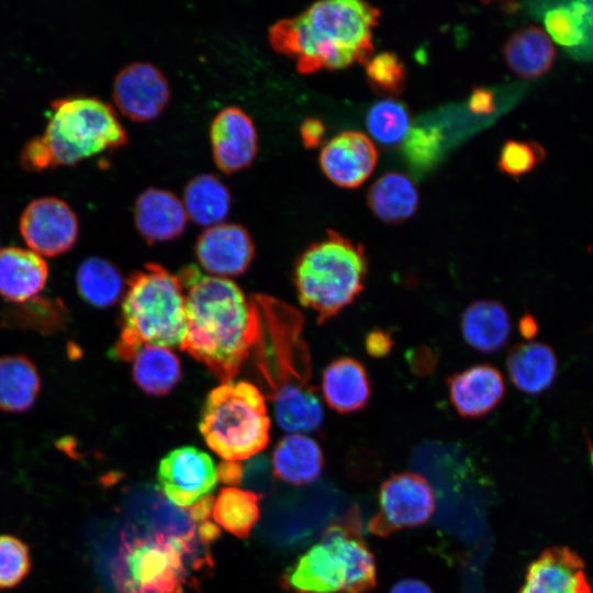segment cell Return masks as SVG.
I'll return each mask as SVG.
<instances>
[{
	"mask_svg": "<svg viewBox=\"0 0 593 593\" xmlns=\"http://www.w3.org/2000/svg\"><path fill=\"white\" fill-rule=\"evenodd\" d=\"M264 396L246 381H227L206 396L199 422L205 444L227 461L247 460L269 440Z\"/></svg>",
	"mask_w": 593,
	"mask_h": 593,
	"instance_id": "52a82bcc",
	"label": "cell"
},
{
	"mask_svg": "<svg viewBox=\"0 0 593 593\" xmlns=\"http://www.w3.org/2000/svg\"><path fill=\"white\" fill-rule=\"evenodd\" d=\"M134 222L139 235L154 244L179 237L186 230L188 215L182 201L172 192L148 188L135 202Z\"/></svg>",
	"mask_w": 593,
	"mask_h": 593,
	"instance_id": "ffe728a7",
	"label": "cell"
},
{
	"mask_svg": "<svg viewBox=\"0 0 593 593\" xmlns=\"http://www.w3.org/2000/svg\"><path fill=\"white\" fill-rule=\"evenodd\" d=\"M30 571L29 546L12 535H0V589L15 588Z\"/></svg>",
	"mask_w": 593,
	"mask_h": 593,
	"instance_id": "836d02e7",
	"label": "cell"
},
{
	"mask_svg": "<svg viewBox=\"0 0 593 593\" xmlns=\"http://www.w3.org/2000/svg\"><path fill=\"white\" fill-rule=\"evenodd\" d=\"M212 156L217 168L232 174L248 167L258 150V136L251 118L237 107L220 111L210 128Z\"/></svg>",
	"mask_w": 593,
	"mask_h": 593,
	"instance_id": "2e32d148",
	"label": "cell"
},
{
	"mask_svg": "<svg viewBox=\"0 0 593 593\" xmlns=\"http://www.w3.org/2000/svg\"><path fill=\"white\" fill-rule=\"evenodd\" d=\"M532 10L567 54L593 60V0L539 2Z\"/></svg>",
	"mask_w": 593,
	"mask_h": 593,
	"instance_id": "5bb4252c",
	"label": "cell"
},
{
	"mask_svg": "<svg viewBox=\"0 0 593 593\" xmlns=\"http://www.w3.org/2000/svg\"><path fill=\"white\" fill-rule=\"evenodd\" d=\"M519 593H591L584 562L569 547H550L528 566Z\"/></svg>",
	"mask_w": 593,
	"mask_h": 593,
	"instance_id": "d6986e66",
	"label": "cell"
},
{
	"mask_svg": "<svg viewBox=\"0 0 593 593\" xmlns=\"http://www.w3.org/2000/svg\"><path fill=\"white\" fill-rule=\"evenodd\" d=\"M78 219L72 209L55 197L29 203L20 217V233L40 256L56 257L68 251L78 238Z\"/></svg>",
	"mask_w": 593,
	"mask_h": 593,
	"instance_id": "8fae6325",
	"label": "cell"
},
{
	"mask_svg": "<svg viewBox=\"0 0 593 593\" xmlns=\"http://www.w3.org/2000/svg\"><path fill=\"white\" fill-rule=\"evenodd\" d=\"M48 267L42 256L20 247L0 249V295L23 303L37 295L46 284Z\"/></svg>",
	"mask_w": 593,
	"mask_h": 593,
	"instance_id": "7402d4cb",
	"label": "cell"
},
{
	"mask_svg": "<svg viewBox=\"0 0 593 593\" xmlns=\"http://www.w3.org/2000/svg\"><path fill=\"white\" fill-rule=\"evenodd\" d=\"M366 74L370 87L381 94H398L403 90L405 67L396 54L382 52L367 61Z\"/></svg>",
	"mask_w": 593,
	"mask_h": 593,
	"instance_id": "e575fe53",
	"label": "cell"
},
{
	"mask_svg": "<svg viewBox=\"0 0 593 593\" xmlns=\"http://www.w3.org/2000/svg\"><path fill=\"white\" fill-rule=\"evenodd\" d=\"M157 478L165 495L178 506L193 505L217 481L212 458L193 446L169 451L159 462Z\"/></svg>",
	"mask_w": 593,
	"mask_h": 593,
	"instance_id": "7c38bea8",
	"label": "cell"
},
{
	"mask_svg": "<svg viewBox=\"0 0 593 593\" xmlns=\"http://www.w3.org/2000/svg\"><path fill=\"white\" fill-rule=\"evenodd\" d=\"M521 332L523 336L530 338L536 334L537 332V324L536 321L530 315H525L521 320Z\"/></svg>",
	"mask_w": 593,
	"mask_h": 593,
	"instance_id": "bcb514c9",
	"label": "cell"
},
{
	"mask_svg": "<svg viewBox=\"0 0 593 593\" xmlns=\"http://www.w3.org/2000/svg\"><path fill=\"white\" fill-rule=\"evenodd\" d=\"M394 342L391 334L382 329L371 331L365 339L367 353L374 358L387 356L391 351Z\"/></svg>",
	"mask_w": 593,
	"mask_h": 593,
	"instance_id": "f35d334b",
	"label": "cell"
},
{
	"mask_svg": "<svg viewBox=\"0 0 593 593\" xmlns=\"http://www.w3.org/2000/svg\"><path fill=\"white\" fill-rule=\"evenodd\" d=\"M378 154L370 138L360 132H343L321 150L320 166L336 186L356 188L372 174Z\"/></svg>",
	"mask_w": 593,
	"mask_h": 593,
	"instance_id": "e0dca14e",
	"label": "cell"
},
{
	"mask_svg": "<svg viewBox=\"0 0 593 593\" xmlns=\"http://www.w3.org/2000/svg\"><path fill=\"white\" fill-rule=\"evenodd\" d=\"M321 387L326 404L339 414L363 410L371 396L366 367L354 357L329 362L323 371Z\"/></svg>",
	"mask_w": 593,
	"mask_h": 593,
	"instance_id": "44dd1931",
	"label": "cell"
},
{
	"mask_svg": "<svg viewBox=\"0 0 593 593\" xmlns=\"http://www.w3.org/2000/svg\"><path fill=\"white\" fill-rule=\"evenodd\" d=\"M41 389L34 363L22 355L0 357V410L25 412L33 406Z\"/></svg>",
	"mask_w": 593,
	"mask_h": 593,
	"instance_id": "83f0119b",
	"label": "cell"
},
{
	"mask_svg": "<svg viewBox=\"0 0 593 593\" xmlns=\"http://www.w3.org/2000/svg\"><path fill=\"white\" fill-rule=\"evenodd\" d=\"M366 122L371 136L385 146L398 145L411 130L407 108L394 99H384L372 104Z\"/></svg>",
	"mask_w": 593,
	"mask_h": 593,
	"instance_id": "d6a6232c",
	"label": "cell"
},
{
	"mask_svg": "<svg viewBox=\"0 0 593 593\" xmlns=\"http://www.w3.org/2000/svg\"><path fill=\"white\" fill-rule=\"evenodd\" d=\"M468 107L471 112L479 115H488L495 110V98L491 90L485 88H475L472 90Z\"/></svg>",
	"mask_w": 593,
	"mask_h": 593,
	"instance_id": "60d3db41",
	"label": "cell"
},
{
	"mask_svg": "<svg viewBox=\"0 0 593 593\" xmlns=\"http://www.w3.org/2000/svg\"><path fill=\"white\" fill-rule=\"evenodd\" d=\"M324 468V454L313 438L303 434L284 436L272 454V470L283 482L303 485L316 481Z\"/></svg>",
	"mask_w": 593,
	"mask_h": 593,
	"instance_id": "d4e9b609",
	"label": "cell"
},
{
	"mask_svg": "<svg viewBox=\"0 0 593 593\" xmlns=\"http://www.w3.org/2000/svg\"><path fill=\"white\" fill-rule=\"evenodd\" d=\"M287 582L295 593H370L377 588V562L358 507L326 527L288 572Z\"/></svg>",
	"mask_w": 593,
	"mask_h": 593,
	"instance_id": "3957f363",
	"label": "cell"
},
{
	"mask_svg": "<svg viewBox=\"0 0 593 593\" xmlns=\"http://www.w3.org/2000/svg\"><path fill=\"white\" fill-rule=\"evenodd\" d=\"M590 456H591V463L593 466V447L590 446Z\"/></svg>",
	"mask_w": 593,
	"mask_h": 593,
	"instance_id": "7dc6e473",
	"label": "cell"
},
{
	"mask_svg": "<svg viewBox=\"0 0 593 593\" xmlns=\"http://www.w3.org/2000/svg\"><path fill=\"white\" fill-rule=\"evenodd\" d=\"M378 501V511L368 524L369 532L378 537L422 526L435 511L432 485L414 472L392 473L382 482Z\"/></svg>",
	"mask_w": 593,
	"mask_h": 593,
	"instance_id": "30bf717a",
	"label": "cell"
},
{
	"mask_svg": "<svg viewBox=\"0 0 593 593\" xmlns=\"http://www.w3.org/2000/svg\"><path fill=\"white\" fill-rule=\"evenodd\" d=\"M169 98L167 78L150 63L128 64L115 76L113 99L120 112L130 120L147 122L156 119Z\"/></svg>",
	"mask_w": 593,
	"mask_h": 593,
	"instance_id": "4fadbf2b",
	"label": "cell"
},
{
	"mask_svg": "<svg viewBox=\"0 0 593 593\" xmlns=\"http://www.w3.org/2000/svg\"><path fill=\"white\" fill-rule=\"evenodd\" d=\"M389 593H434L424 581L418 579H402L395 582Z\"/></svg>",
	"mask_w": 593,
	"mask_h": 593,
	"instance_id": "7bdbcfd3",
	"label": "cell"
},
{
	"mask_svg": "<svg viewBox=\"0 0 593 593\" xmlns=\"http://www.w3.org/2000/svg\"><path fill=\"white\" fill-rule=\"evenodd\" d=\"M216 478L221 483L238 485L243 478V466L238 461H222L216 469Z\"/></svg>",
	"mask_w": 593,
	"mask_h": 593,
	"instance_id": "b9f144b4",
	"label": "cell"
},
{
	"mask_svg": "<svg viewBox=\"0 0 593 593\" xmlns=\"http://www.w3.org/2000/svg\"><path fill=\"white\" fill-rule=\"evenodd\" d=\"M214 503V496L211 494L201 497L190 508V517L194 522H205L213 512Z\"/></svg>",
	"mask_w": 593,
	"mask_h": 593,
	"instance_id": "ee69618b",
	"label": "cell"
},
{
	"mask_svg": "<svg viewBox=\"0 0 593 593\" xmlns=\"http://www.w3.org/2000/svg\"><path fill=\"white\" fill-rule=\"evenodd\" d=\"M188 215L201 226L223 223L227 216L232 197L226 184L210 174L193 177L186 186L181 200Z\"/></svg>",
	"mask_w": 593,
	"mask_h": 593,
	"instance_id": "f1b7e54d",
	"label": "cell"
},
{
	"mask_svg": "<svg viewBox=\"0 0 593 593\" xmlns=\"http://www.w3.org/2000/svg\"><path fill=\"white\" fill-rule=\"evenodd\" d=\"M134 382L147 394L161 396L169 393L181 377L176 354L167 347L144 345L133 358Z\"/></svg>",
	"mask_w": 593,
	"mask_h": 593,
	"instance_id": "f546056e",
	"label": "cell"
},
{
	"mask_svg": "<svg viewBox=\"0 0 593 593\" xmlns=\"http://www.w3.org/2000/svg\"><path fill=\"white\" fill-rule=\"evenodd\" d=\"M186 542L159 535L126 541L114 559L118 593H180Z\"/></svg>",
	"mask_w": 593,
	"mask_h": 593,
	"instance_id": "9c48e42d",
	"label": "cell"
},
{
	"mask_svg": "<svg viewBox=\"0 0 593 593\" xmlns=\"http://www.w3.org/2000/svg\"><path fill=\"white\" fill-rule=\"evenodd\" d=\"M80 296L94 307H109L124 294V280L109 260L91 256L79 266L76 275Z\"/></svg>",
	"mask_w": 593,
	"mask_h": 593,
	"instance_id": "4dcf8cb0",
	"label": "cell"
},
{
	"mask_svg": "<svg viewBox=\"0 0 593 593\" xmlns=\"http://www.w3.org/2000/svg\"><path fill=\"white\" fill-rule=\"evenodd\" d=\"M367 273L363 246L328 230L326 237L300 255L293 280L300 303L322 324L358 299Z\"/></svg>",
	"mask_w": 593,
	"mask_h": 593,
	"instance_id": "8992f818",
	"label": "cell"
},
{
	"mask_svg": "<svg viewBox=\"0 0 593 593\" xmlns=\"http://www.w3.org/2000/svg\"><path fill=\"white\" fill-rule=\"evenodd\" d=\"M460 329L466 343L477 351L491 354L502 349L512 333L506 307L495 300H477L463 311Z\"/></svg>",
	"mask_w": 593,
	"mask_h": 593,
	"instance_id": "603a6c76",
	"label": "cell"
},
{
	"mask_svg": "<svg viewBox=\"0 0 593 593\" xmlns=\"http://www.w3.org/2000/svg\"><path fill=\"white\" fill-rule=\"evenodd\" d=\"M503 56L508 68L524 79H536L548 72L557 57L549 35L536 25L513 33L504 44Z\"/></svg>",
	"mask_w": 593,
	"mask_h": 593,
	"instance_id": "484cf974",
	"label": "cell"
},
{
	"mask_svg": "<svg viewBox=\"0 0 593 593\" xmlns=\"http://www.w3.org/2000/svg\"><path fill=\"white\" fill-rule=\"evenodd\" d=\"M186 300L187 328L180 349L223 382L238 373L260 335V315L232 280L206 276L194 265L178 275Z\"/></svg>",
	"mask_w": 593,
	"mask_h": 593,
	"instance_id": "6da1fadb",
	"label": "cell"
},
{
	"mask_svg": "<svg viewBox=\"0 0 593 593\" xmlns=\"http://www.w3.org/2000/svg\"><path fill=\"white\" fill-rule=\"evenodd\" d=\"M269 311L270 337L276 369L268 379L278 425L288 432H313L321 427L324 412L316 390L309 384L310 358L300 337V314L273 300H264Z\"/></svg>",
	"mask_w": 593,
	"mask_h": 593,
	"instance_id": "5b68a950",
	"label": "cell"
},
{
	"mask_svg": "<svg viewBox=\"0 0 593 593\" xmlns=\"http://www.w3.org/2000/svg\"><path fill=\"white\" fill-rule=\"evenodd\" d=\"M194 251L205 271L222 278L245 272L255 255L247 230L233 223L206 227L198 237Z\"/></svg>",
	"mask_w": 593,
	"mask_h": 593,
	"instance_id": "9a60e30c",
	"label": "cell"
},
{
	"mask_svg": "<svg viewBox=\"0 0 593 593\" xmlns=\"http://www.w3.org/2000/svg\"><path fill=\"white\" fill-rule=\"evenodd\" d=\"M52 109L46 130L38 136L48 168L75 165L127 141L113 108L98 98L59 99Z\"/></svg>",
	"mask_w": 593,
	"mask_h": 593,
	"instance_id": "ba28073f",
	"label": "cell"
},
{
	"mask_svg": "<svg viewBox=\"0 0 593 593\" xmlns=\"http://www.w3.org/2000/svg\"><path fill=\"white\" fill-rule=\"evenodd\" d=\"M367 201L372 213L389 224L410 219L418 206L415 183L400 172H388L372 183Z\"/></svg>",
	"mask_w": 593,
	"mask_h": 593,
	"instance_id": "4316f807",
	"label": "cell"
},
{
	"mask_svg": "<svg viewBox=\"0 0 593 593\" xmlns=\"http://www.w3.org/2000/svg\"><path fill=\"white\" fill-rule=\"evenodd\" d=\"M380 10L357 0L320 1L269 30L272 48L295 61L301 74L365 63L373 52Z\"/></svg>",
	"mask_w": 593,
	"mask_h": 593,
	"instance_id": "7a4b0ae2",
	"label": "cell"
},
{
	"mask_svg": "<svg viewBox=\"0 0 593 593\" xmlns=\"http://www.w3.org/2000/svg\"><path fill=\"white\" fill-rule=\"evenodd\" d=\"M506 368L513 384L523 393L536 395L549 389L558 372L552 348L544 343L516 345L506 357Z\"/></svg>",
	"mask_w": 593,
	"mask_h": 593,
	"instance_id": "cb8c5ba5",
	"label": "cell"
},
{
	"mask_svg": "<svg viewBox=\"0 0 593 593\" xmlns=\"http://www.w3.org/2000/svg\"><path fill=\"white\" fill-rule=\"evenodd\" d=\"M325 125L316 118L305 119L300 125V137L306 148L317 147L324 139Z\"/></svg>",
	"mask_w": 593,
	"mask_h": 593,
	"instance_id": "ab89813d",
	"label": "cell"
},
{
	"mask_svg": "<svg viewBox=\"0 0 593 593\" xmlns=\"http://www.w3.org/2000/svg\"><path fill=\"white\" fill-rule=\"evenodd\" d=\"M123 294L121 335L114 355L134 358L144 345L172 348L181 345L187 328L186 300L176 275L148 262L127 280Z\"/></svg>",
	"mask_w": 593,
	"mask_h": 593,
	"instance_id": "277c9868",
	"label": "cell"
},
{
	"mask_svg": "<svg viewBox=\"0 0 593 593\" xmlns=\"http://www.w3.org/2000/svg\"><path fill=\"white\" fill-rule=\"evenodd\" d=\"M449 401L463 418H479L493 411L503 400L505 382L500 370L479 363L455 372L447 379Z\"/></svg>",
	"mask_w": 593,
	"mask_h": 593,
	"instance_id": "ac0fdd59",
	"label": "cell"
},
{
	"mask_svg": "<svg viewBox=\"0 0 593 593\" xmlns=\"http://www.w3.org/2000/svg\"><path fill=\"white\" fill-rule=\"evenodd\" d=\"M259 495L237 488H223L213 507V518L226 532L245 539L259 518Z\"/></svg>",
	"mask_w": 593,
	"mask_h": 593,
	"instance_id": "1f68e13d",
	"label": "cell"
},
{
	"mask_svg": "<svg viewBox=\"0 0 593 593\" xmlns=\"http://www.w3.org/2000/svg\"><path fill=\"white\" fill-rule=\"evenodd\" d=\"M443 135L435 126H415L404 139V155L413 167L427 168L439 156Z\"/></svg>",
	"mask_w": 593,
	"mask_h": 593,
	"instance_id": "8d00e7d4",
	"label": "cell"
},
{
	"mask_svg": "<svg viewBox=\"0 0 593 593\" xmlns=\"http://www.w3.org/2000/svg\"><path fill=\"white\" fill-rule=\"evenodd\" d=\"M273 470L264 455H255L247 459L243 466L242 482L245 488L255 494H264L272 486Z\"/></svg>",
	"mask_w": 593,
	"mask_h": 593,
	"instance_id": "74e56055",
	"label": "cell"
},
{
	"mask_svg": "<svg viewBox=\"0 0 593 593\" xmlns=\"http://www.w3.org/2000/svg\"><path fill=\"white\" fill-rule=\"evenodd\" d=\"M546 158L545 148L533 141H507L500 154V170L512 177L533 171Z\"/></svg>",
	"mask_w": 593,
	"mask_h": 593,
	"instance_id": "d590c367",
	"label": "cell"
},
{
	"mask_svg": "<svg viewBox=\"0 0 593 593\" xmlns=\"http://www.w3.org/2000/svg\"><path fill=\"white\" fill-rule=\"evenodd\" d=\"M221 535L219 526L211 522H203L198 528V536L203 545H210Z\"/></svg>",
	"mask_w": 593,
	"mask_h": 593,
	"instance_id": "f6af8a7d",
	"label": "cell"
}]
</instances>
